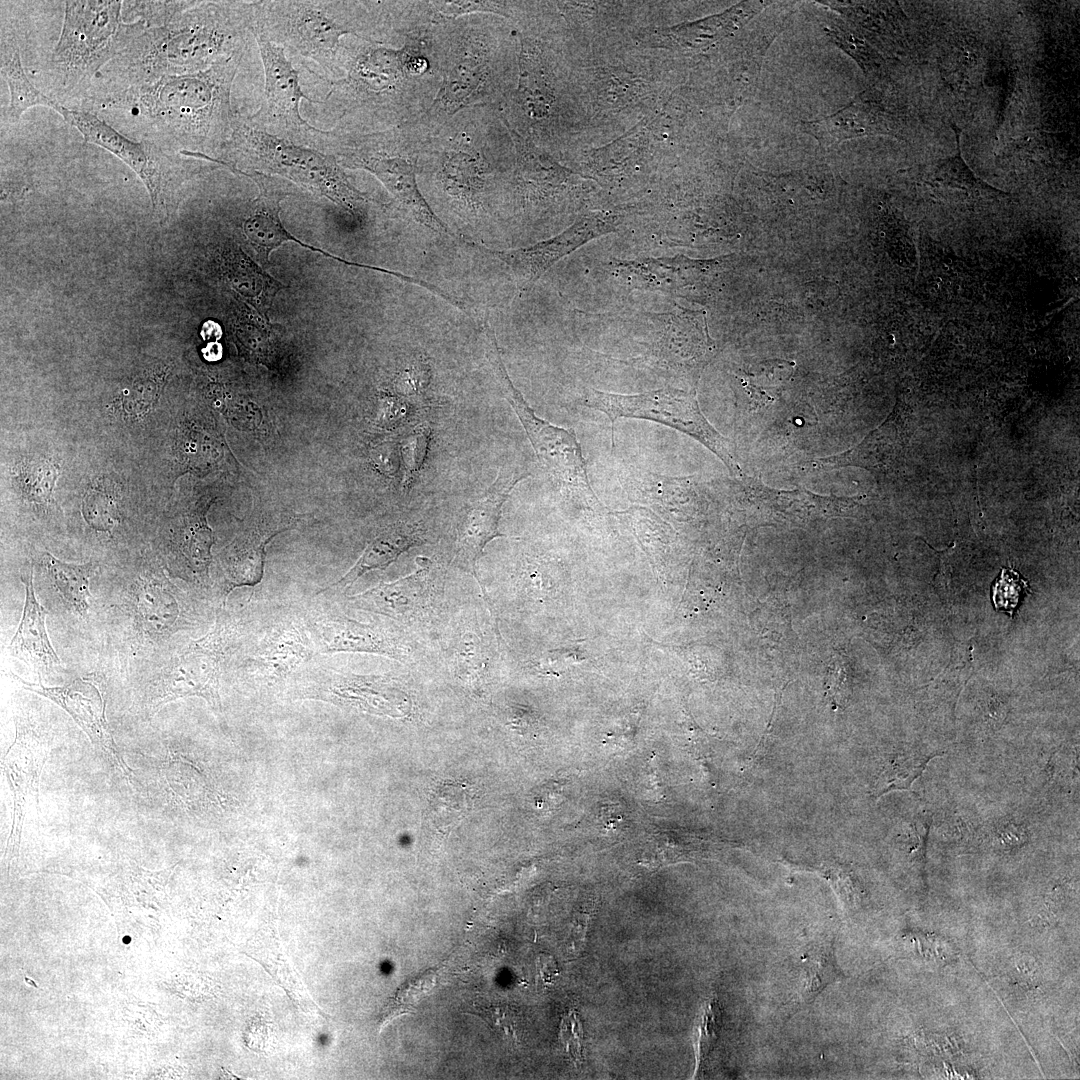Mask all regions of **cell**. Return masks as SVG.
I'll use <instances>...</instances> for the list:
<instances>
[{
  "instance_id": "1",
  "label": "cell",
  "mask_w": 1080,
  "mask_h": 1080,
  "mask_svg": "<svg viewBox=\"0 0 1080 1080\" xmlns=\"http://www.w3.org/2000/svg\"><path fill=\"white\" fill-rule=\"evenodd\" d=\"M233 57L208 69L159 80L86 100V111H129L161 146H178L183 156L208 155L230 124Z\"/></svg>"
},
{
  "instance_id": "2",
  "label": "cell",
  "mask_w": 1080,
  "mask_h": 1080,
  "mask_svg": "<svg viewBox=\"0 0 1080 1080\" xmlns=\"http://www.w3.org/2000/svg\"><path fill=\"white\" fill-rule=\"evenodd\" d=\"M196 4L163 25L146 27L97 74L101 86L88 97L199 72L232 57L233 31L226 11L216 3Z\"/></svg>"
},
{
  "instance_id": "3",
  "label": "cell",
  "mask_w": 1080,
  "mask_h": 1080,
  "mask_svg": "<svg viewBox=\"0 0 1080 1080\" xmlns=\"http://www.w3.org/2000/svg\"><path fill=\"white\" fill-rule=\"evenodd\" d=\"M64 3L62 30L50 66L61 87L71 91L96 77L147 26L140 20L123 21V1Z\"/></svg>"
},
{
  "instance_id": "4",
  "label": "cell",
  "mask_w": 1080,
  "mask_h": 1080,
  "mask_svg": "<svg viewBox=\"0 0 1080 1080\" xmlns=\"http://www.w3.org/2000/svg\"><path fill=\"white\" fill-rule=\"evenodd\" d=\"M226 146L245 169L276 174L355 213L367 196L356 189L333 155L305 148L262 129L239 124ZM229 166V165H227Z\"/></svg>"
},
{
  "instance_id": "5",
  "label": "cell",
  "mask_w": 1080,
  "mask_h": 1080,
  "mask_svg": "<svg viewBox=\"0 0 1080 1080\" xmlns=\"http://www.w3.org/2000/svg\"><path fill=\"white\" fill-rule=\"evenodd\" d=\"M60 115L82 134L85 142L109 151L137 174L161 224L175 214L184 182L204 168L168 153L149 138L133 141L92 112L64 107Z\"/></svg>"
},
{
  "instance_id": "6",
  "label": "cell",
  "mask_w": 1080,
  "mask_h": 1080,
  "mask_svg": "<svg viewBox=\"0 0 1080 1080\" xmlns=\"http://www.w3.org/2000/svg\"><path fill=\"white\" fill-rule=\"evenodd\" d=\"M483 328L487 357L500 391L519 418L539 462L568 496H576L590 506H601L589 482L586 460L575 433L535 414L510 380L486 318Z\"/></svg>"
},
{
  "instance_id": "7",
  "label": "cell",
  "mask_w": 1080,
  "mask_h": 1080,
  "mask_svg": "<svg viewBox=\"0 0 1080 1080\" xmlns=\"http://www.w3.org/2000/svg\"><path fill=\"white\" fill-rule=\"evenodd\" d=\"M583 405L604 413L610 420L612 430L614 423L620 418H638L685 433L721 459L732 475L743 476L731 451L730 442L706 419L694 393L671 387L639 394L589 390L583 397Z\"/></svg>"
},
{
  "instance_id": "8",
  "label": "cell",
  "mask_w": 1080,
  "mask_h": 1080,
  "mask_svg": "<svg viewBox=\"0 0 1080 1080\" xmlns=\"http://www.w3.org/2000/svg\"><path fill=\"white\" fill-rule=\"evenodd\" d=\"M238 629L217 617L214 627L202 638L191 641L162 670L148 687L143 701L147 718L165 704L179 698L198 696L220 710V664Z\"/></svg>"
},
{
  "instance_id": "9",
  "label": "cell",
  "mask_w": 1080,
  "mask_h": 1080,
  "mask_svg": "<svg viewBox=\"0 0 1080 1080\" xmlns=\"http://www.w3.org/2000/svg\"><path fill=\"white\" fill-rule=\"evenodd\" d=\"M445 61L438 92L418 122L441 124L468 107L496 98L495 62L485 38L469 32L460 37Z\"/></svg>"
},
{
  "instance_id": "10",
  "label": "cell",
  "mask_w": 1080,
  "mask_h": 1080,
  "mask_svg": "<svg viewBox=\"0 0 1080 1080\" xmlns=\"http://www.w3.org/2000/svg\"><path fill=\"white\" fill-rule=\"evenodd\" d=\"M49 741L33 729L16 723L13 743L2 757L1 769L12 792L11 830L5 848L8 861L16 858L26 825L38 818L41 775L49 757Z\"/></svg>"
},
{
  "instance_id": "11",
  "label": "cell",
  "mask_w": 1080,
  "mask_h": 1080,
  "mask_svg": "<svg viewBox=\"0 0 1080 1080\" xmlns=\"http://www.w3.org/2000/svg\"><path fill=\"white\" fill-rule=\"evenodd\" d=\"M418 156L384 149L360 148L342 154L347 168L363 169L373 174L417 223L438 233L465 242V235L453 232L431 209L416 180Z\"/></svg>"
},
{
  "instance_id": "12",
  "label": "cell",
  "mask_w": 1080,
  "mask_h": 1080,
  "mask_svg": "<svg viewBox=\"0 0 1080 1080\" xmlns=\"http://www.w3.org/2000/svg\"><path fill=\"white\" fill-rule=\"evenodd\" d=\"M255 35L264 69L265 88L264 102L252 120L267 123L287 133L318 131L300 114L302 99L316 101L302 91L298 71L286 57L284 49L260 33Z\"/></svg>"
},
{
  "instance_id": "13",
  "label": "cell",
  "mask_w": 1080,
  "mask_h": 1080,
  "mask_svg": "<svg viewBox=\"0 0 1080 1080\" xmlns=\"http://www.w3.org/2000/svg\"><path fill=\"white\" fill-rule=\"evenodd\" d=\"M13 676L24 689L48 698L65 710L85 732L94 748L118 768L127 780L132 778V770L123 759L111 734L102 694L92 682L75 679L63 686L47 687Z\"/></svg>"
},
{
  "instance_id": "14",
  "label": "cell",
  "mask_w": 1080,
  "mask_h": 1080,
  "mask_svg": "<svg viewBox=\"0 0 1080 1080\" xmlns=\"http://www.w3.org/2000/svg\"><path fill=\"white\" fill-rule=\"evenodd\" d=\"M226 168L250 178L258 187L259 193L244 211L241 225L248 243L263 263L268 262L273 250L288 241H294L302 247L344 263L345 260L340 257L303 243L285 228L280 218V203L291 193L286 189L283 181L254 170H240L232 166Z\"/></svg>"
},
{
  "instance_id": "15",
  "label": "cell",
  "mask_w": 1080,
  "mask_h": 1080,
  "mask_svg": "<svg viewBox=\"0 0 1080 1080\" xmlns=\"http://www.w3.org/2000/svg\"><path fill=\"white\" fill-rule=\"evenodd\" d=\"M610 216L591 215L549 240L533 246L513 250H491L474 241L471 247L503 262L512 272L518 285L525 287L535 282L559 259L594 236L613 227Z\"/></svg>"
},
{
  "instance_id": "16",
  "label": "cell",
  "mask_w": 1080,
  "mask_h": 1080,
  "mask_svg": "<svg viewBox=\"0 0 1080 1080\" xmlns=\"http://www.w3.org/2000/svg\"><path fill=\"white\" fill-rule=\"evenodd\" d=\"M527 476L526 473L519 471L510 475L499 472L487 494L463 508L456 527L454 559L475 578H477V561L487 543L504 536L499 532L498 523L506 499L514 486Z\"/></svg>"
},
{
  "instance_id": "17",
  "label": "cell",
  "mask_w": 1080,
  "mask_h": 1080,
  "mask_svg": "<svg viewBox=\"0 0 1080 1080\" xmlns=\"http://www.w3.org/2000/svg\"><path fill=\"white\" fill-rule=\"evenodd\" d=\"M317 653L303 620H280L268 628L244 658V668L261 678H285Z\"/></svg>"
},
{
  "instance_id": "18",
  "label": "cell",
  "mask_w": 1080,
  "mask_h": 1080,
  "mask_svg": "<svg viewBox=\"0 0 1080 1080\" xmlns=\"http://www.w3.org/2000/svg\"><path fill=\"white\" fill-rule=\"evenodd\" d=\"M306 673L303 679L308 689L328 693L334 700L353 702L391 716H400L408 704L406 695L384 677L342 674L327 668H316Z\"/></svg>"
},
{
  "instance_id": "19",
  "label": "cell",
  "mask_w": 1080,
  "mask_h": 1080,
  "mask_svg": "<svg viewBox=\"0 0 1080 1080\" xmlns=\"http://www.w3.org/2000/svg\"><path fill=\"white\" fill-rule=\"evenodd\" d=\"M317 653L366 652L395 656L386 634L370 625L329 612H313L304 619Z\"/></svg>"
},
{
  "instance_id": "20",
  "label": "cell",
  "mask_w": 1080,
  "mask_h": 1080,
  "mask_svg": "<svg viewBox=\"0 0 1080 1080\" xmlns=\"http://www.w3.org/2000/svg\"><path fill=\"white\" fill-rule=\"evenodd\" d=\"M286 12L285 34L290 45L322 63L334 58L340 38L352 31L317 3L293 2Z\"/></svg>"
},
{
  "instance_id": "21",
  "label": "cell",
  "mask_w": 1080,
  "mask_h": 1080,
  "mask_svg": "<svg viewBox=\"0 0 1080 1080\" xmlns=\"http://www.w3.org/2000/svg\"><path fill=\"white\" fill-rule=\"evenodd\" d=\"M292 524L258 523L241 532L225 550L221 561L223 581L221 593L226 601L229 594L241 587H255L263 578L266 545Z\"/></svg>"
},
{
  "instance_id": "22",
  "label": "cell",
  "mask_w": 1080,
  "mask_h": 1080,
  "mask_svg": "<svg viewBox=\"0 0 1080 1080\" xmlns=\"http://www.w3.org/2000/svg\"><path fill=\"white\" fill-rule=\"evenodd\" d=\"M25 603L22 617L11 642L10 653L38 670L61 667L45 627L47 611L38 602L33 588L32 573L24 580Z\"/></svg>"
},
{
  "instance_id": "23",
  "label": "cell",
  "mask_w": 1080,
  "mask_h": 1080,
  "mask_svg": "<svg viewBox=\"0 0 1080 1080\" xmlns=\"http://www.w3.org/2000/svg\"><path fill=\"white\" fill-rule=\"evenodd\" d=\"M419 542V534L412 526L396 524L385 528L368 543L359 559L343 577L328 586H324L316 595L329 590L345 589L362 575L372 570L388 567L402 553Z\"/></svg>"
},
{
  "instance_id": "24",
  "label": "cell",
  "mask_w": 1080,
  "mask_h": 1080,
  "mask_svg": "<svg viewBox=\"0 0 1080 1080\" xmlns=\"http://www.w3.org/2000/svg\"><path fill=\"white\" fill-rule=\"evenodd\" d=\"M0 67L9 88L10 101L6 116L11 122L18 121L27 109L34 106H45L61 114L64 106L38 90L26 76L15 42L2 44Z\"/></svg>"
},
{
  "instance_id": "25",
  "label": "cell",
  "mask_w": 1080,
  "mask_h": 1080,
  "mask_svg": "<svg viewBox=\"0 0 1080 1080\" xmlns=\"http://www.w3.org/2000/svg\"><path fill=\"white\" fill-rule=\"evenodd\" d=\"M230 279L236 291L265 320L276 294L285 286L265 272L248 255L237 249L229 263Z\"/></svg>"
},
{
  "instance_id": "26",
  "label": "cell",
  "mask_w": 1080,
  "mask_h": 1080,
  "mask_svg": "<svg viewBox=\"0 0 1080 1080\" xmlns=\"http://www.w3.org/2000/svg\"><path fill=\"white\" fill-rule=\"evenodd\" d=\"M842 976L833 940L806 953L802 958L801 983L791 1003L790 1015L810 1005L827 986Z\"/></svg>"
},
{
  "instance_id": "27",
  "label": "cell",
  "mask_w": 1080,
  "mask_h": 1080,
  "mask_svg": "<svg viewBox=\"0 0 1080 1080\" xmlns=\"http://www.w3.org/2000/svg\"><path fill=\"white\" fill-rule=\"evenodd\" d=\"M763 7V2L741 3L722 14L673 28L671 32L678 42L693 47L705 45L737 29Z\"/></svg>"
},
{
  "instance_id": "28",
  "label": "cell",
  "mask_w": 1080,
  "mask_h": 1080,
  "mask_svg": "<svg viewBox=\"0 0 1080 1080\" xmlns=\"http://www.w3.org/2000/svg\"><path fill=\"white\" fill-rule=\"evenodd\" d=\"M179 550L186 568L197 578H206L211 562L212 530L207 524L206 508L183 518Z\"/></svg>"
},
{
  "instance_id": "29",
  "label": "cell",
  "mask_w": 1080,
  "mask_h": 1080,
  "mask_svg": "<svg viewBox=\"0 0 1080 1080\" xmlns=\"http://www.w3.org/2000/svg\"><path fill=\"white\" fill-rule=\"evenodd\" d=\"M42 562L51 575L55 586L63 598L80 615H85L88 610L89 579L92 576L95 565L93 563L71 564L65 563L49 553H44Z\"/></svg>"
},
{
  "instance_id": "30",
  "label": "cell",
  "mask_w": 1080,
  "mask_h": 1080,
  "mask_svg": "<svg viewBox=\"0 0 1080 1080\" xmlns=\"http://www.w3.org/2000/svg\"><path fill=\"white\" fill-rule=\"evenodd\" d=\"M120 487L110 478L93 481L82 502V514L86 522L100 531L112 530L121 520Z\"/></svg>"
},
{
  "instance_id": "31",
  "label": "cell",
  "mask_w": 1080,
  "mask_h": 1080,
  "mask_svg": "<svg viewBox=\"0 0 1080 1080\" xmlns=\"http://www.w3.org/2000/svg\"><path fill=\"white\" fill-rule=\"evenodd\" d=\"M939 754L905 752L892 759L883 770L876 793L884 795L893 790H908L922 775L929 761Z\"/></svg>"
},
{
  "instance_id": "32",
  "label": "cell",
  "mask_w": 1080,
  "mask_h": 1080,
  "mask_svg": "<svg viewBox=\"0 0 1080 1080\" xmlns=\"http://www.w3.org/2000/svg\"><path fill=\"white\" fill-rule=\"evenodd\" d=\"M267 320L260 316L254 309L244 308L241 317L236 322V337H238L244 355L253 360L266 364L272 348L271 330Z\"/></svg>"
},
{
  "instance_id": "33",
  "label": "cell",
  "mask_w": 1080,
  "mask_h": 1080,
  "mask_svg": "<svg viewBox=\"0 0 1080 1080\" xmlns=\"http://www.w3.org/2000/svg\"><path fill=\"white\" fill-rule=\"evenodd\" d=\"M470 797L463 785L446 782L440 785L430 803L431 816L439 828H448L464 816Z\"/></svg>"
},
{
  "instance_id": "34",
  "label": "cell",
  "mask_w": 1080,
  "mask_h": 1080,
  "mask_svg": "<svg viewBox=\"0 0 1080 1080\" xmlns=\"http://www.w3.org/2000/svg\"><path fill=\"white\" fill-rule=\"evenodd\" d=\"M60 467L51 459H43L27 465L20 476V486L29 501L50 503Z\"/></svg>"
},
{
  "instance_id": "35",
  "label": "cell",
  "mask_w": 1080,
  "mask_h": 1080,
  "mask_svg": "<svg viewBox=\"0 0 1080 1080\" xmlns=\"http://www.w3.org/2000/svg\"><path fill=\"white\" fill-rule=\"evenodd\" d=\"M195 4L187 1H124L122 18L124 22L140 20L147 27H155L169 22Z\"/></svg>"
},
{
  "instance_id": "36",
  "label": "cell",
  "mask_w": 1080,
  "mask_h": 1080,
  "mask_svg": "<svg viewBox=\"0 0 1080 1080\" xmlns=\"http://www.w3.org/2000/svg\"><path fill=\"white\" fill-rule=\"evenodd\" d=\"M721 1009L716 998L708 1000L696 1024V1043L698 1066L705 1061L712 1051L721 1030Z\"/></svg>"
},
{
  "instance_id": "37",
  "label": "cell",
  "mask_w": 1080,
  "mask_h": 1080,
  "mask_svg": "<svg viewBox=\"0 0 1080 1080\" xmlns=\"http://www.w3.org/2000/svg\"><path fill=\"white\" fill-rule=\"evenodd\" d=\"M991 590L995 609L1012 615L1020 599L1027 592L1028 583L1013 569L1003 568Z\"/></svg>"
},
{
  "instance_id": "38",
  "label": "cell",
  "mask_w": 1080,
  "mask_h": 1080,
  "mask_svg": "<svg viewBox=\"0 0 1080 1080\" xmlns=\"http://www.w3.org/2000/svg\"><path fill=\"white\" fill-rule=\"evenodd\" d=\"M432 12L454 19L467 13H493L507 16L506 2L499 1H432L426 2Z\"/></svg>"
},
{
  "instance_id": "39",
  "label": "cell",
  "mask_w": 1080,
  "mask_h": 1080,
  "mask_svg": "<svg viewBox=\"0 0 1080 1080\" xmlns=\"http://www.w3.org/2000/svg\"><path fill=\"white\" fill-rule=\"evenodd\" d=\"M428 443V431L421 429L413 432V434L405 441L403 445V456L405 461L406 472L409 477L414 476L424 460L425 452Z\"/></svg>"
},
{
  "instance_id": "40",
  "label": "cell",
  "mask_w": 1080,
  "mask_h": 1080,
  "mask_svg": "<svg viewBox=\"0 0 1080 1080\" xmlns=\"http://www.w3.org/2000/svg\"><path fill=\"white\" fill-rule=\"evenodd\" d=\"M480 1015L498 1032L508 1036L516 1037L514 1015L511 1009L504 1004L490 1005L487 1007L478 1008Z\"/></svg>"
}]
</instances>
